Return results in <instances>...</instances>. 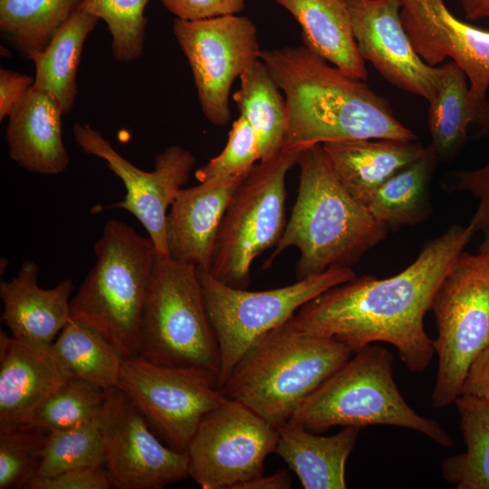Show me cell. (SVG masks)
I'll list each match as a JSON object with an SVG mask.
<instances>
[{
    "label": "cell",
    "instance_id": "29",
    "mask_svg": "<svg viewBox=\"0 0 489 489\" xmlns=\"http://www.w3.org/2000/svg\"><path fill=\"white\" fill-rule=\"evenodd\" d=\"M52 350L70 379L104 388L118 387L124 358L93 328L71 319L53 342Z\"/></svg>",
    "mask_w": 489,
    "mask_h": 489
},
{
    "label": "cell",
    "instance_id": "10",
    "mask_svg": "<svg viewBox=\"0 0 489 489\" xmlns=\"http://www.w3.org/2000/svg\"><path fill=\"white\" fill-rule=\"evenodd\" d=\"M197 271L219 346L221 388L258 339L293 317L309 301L357 276L352 267H334L283 287L248 291L221 283L208 268Z\"/></svg>",
    "mask_w": 489,
    "mask_h": 489
},
{
    "label": "cell",
    "instance_id": "28",
    "mask_svg": "<svg viewBox=\"0 0 489 489\" xmlns=\"http://www.w3.org/2000/svg\"><path fill=\"white\" fill-rule=\"evenodd\" d=\"M429 147L424 157L388 178L366 205L388 230L420 224L430 214L429 188L438 157L430 144Z\"/></svg>",
    "mask_w": 489,
    "mask_h": 489
},
{
    "label": "cell",
    "instance_id": "40",
    "mask_svg": "<svg viewBox=\"0 0 489 489\" xmlns=\"http://www.w3.org/2000/svg\"><path fill=\"white\" fill-rule=\"evenodd\" d=\"M34 77L0 69V120L8 117L15 104L32 87Z\"/></svg>",
    "mask_w": 489,
    "mask_h": 489
},
{
    "label": "cell",
    "instance_id": "13",
    "mask_svg": "<svg viewBox=\"0 0 489 489\" xmlns=\"http://www.w3.org/2000/svg\"><path fill=\"white\" fill-rule=\"evenodd\" d=\"M173 33L187 59L205 117L213 125H226L235 79L261 57L256 26L236 14L197 21L175 18Z\"/></svg>",
    "mask_w": 489,
    "mask_h": 489
},
{
    "label": "cell",
    "instance_id": "3",
    "mask_svg": "<svg viewBox=\"0 0 489 489\" xmlns=\"http://www.w3.org/2000/svg\"><path fill=\"white\" fill-rule=\"evenodd\" d=\"M297 197L283 234L265 266L284 250L296 247L297 280L330 268L351 267L386 239L388 228L355 198L335 172L321 144L298 159Z\"/></svg>",
    "mask_w": 489,
    "mask_h": 489
},
{
    "label": "cell",
    "instance_id": "6",
    "mask_svg": "<svg viewBox=\"0 0 489 489\" xmlns=\"http://www.w3.org/2000/svg\"><path fill=\"white\" fill-rule=\"evenodd\" d=\"M393 362L386 348L374 343L365 346L321 384L289 422L310 431L334 426H392L451 446L453 439L436 420L419 415L407 403L396 384Z\"/></svg>",
    "mask_w": 489,
    "mask_h": 489
},
{
    "label": "cell",
    "instance_id": "11",
    "mask_svg": "<svg viewBox=\"0 0 489 489\" xmlns=\"http://www.w3.org/2000/svg\"><path fill=\"white\" fill-rule=\"evenodd\" d=\"M118 388L170 448L186 452L202 418L226 397L218 377L198 367L156 364L124 358Z\"/></svg>",
    "mask_w": 489,
    "mask_h": 489
},
{
    "label": "cell",
    "instance_id": "9",
    "mask_svg": "<svg viewBox=\"0 0 489 489\" xmlns=\"http://www.w3.org/2000/svg\"><path fill=\"white\" fill-rule=\"evenodd\" d=\"M302 152L281 150L260 160L235 189L216 238L209 271L221 283L247 289L254 260L283 234L286 176Z\"/></svg>",
    "mask_w": 489,
    "mask_h": 489
},
{
    "label": "cell",
    "instance_id": "35",
    "mask_svg": "<svg viewBox=\"0 0 489 489\" xmlns=\"http://www.w3.org/2000/svg\"><path fill=\"white\" fill-rule=\"evenodd\" d=\"M48 432L34 423L0 432V489H25L36 477Z\"/></svg>",
    "mask_w": 489,
    "mask_h": 489
},
{
    "label": "cell",
    "instance_id": "17",
    "mask_svg": "<svg viewBox=\"0 0 489 489\" xmlns=\"http://www.w3.org/2000/svg\"><path fill=\"white\" fill-rule=\"evenodd\" d=\"M353 35L363 60L394 86L431 101L441 67L416 52L400 17L401 0H347Z\"/></svg>",
    "mask_w": 489,
    "mask_h": 489
},
{
    "label": "cell",
    "instance_id": "22",
    "mask_svg": "<svg viewBox=\"0 0 489 489\" xmlns=\"http://www.w3.org/2000/svg\"><path fill=\"white\" fill-rule=\"evenodd\" d=\"M322 147L342 184L364 205L388 178L430 149L416 140L390 139L341 140Z\"/></svg>",
    "mask_w": 489,
    "mask_h": 489
},
{
    "label": "cell",
    "instance_id": "34",
    "mask_svg": "<svg viewBox=\"0 0 489 489\" xmlns=\"http://www.w3.org/2000/svg\"><path fill=\"white\" fill-rule=\"evenodd\" d=\"M148 3L149 0H81L78 6L106 23L113 58L119 62H129L143 52Z\"/></svg>",
    "mask_w": 489,
    "mask_h": 489
},
{
    "label": "cell",
    "instance_id": "39",
    "mask_svg": "<svg viewBox=\"0 0 489 489\" xmlns=\"http://www.w3.org/2000/svg\"><path fill=\"white\" fill-rule=\"evenodd\" d=\"M165 8L182 21H197L236 14L245 0H161Z\"/></svg>",
    "mask_w": 489,
    "mask_h": 489
},
{
    "label": "cell",
    "instance_id": "8",
    "mask_svg": "<svg viewBox=\"0 0 489 489\" xmlns=\"http://www.w3.org/2000/svg\"><path fill=\"white\" fill-rule=\"evenodd\" d=\"M430 311L438 358L431 401L442 408L461 395L471 365L489 345V249L460 254L439 284Z\"/></svg>",
    "mask_w": 489,
    "mask_h": 489
},
{
    "label": "cell",
    "instance_id": "25",
    "mask_svg": "<svg viewBox=\"0 0 489 489\" xmlns=\"http://www.w3.org/2000/svg\"><path fill=\"white\" fill-rule=\"evenodd\" d=\"M435 96L429 101L427 123L431 144L438 159L454 158L464 147L471 125L476 136L489 134V120L470 101L469 82L454 62L443 64Z\"/></svg>",
    "mask_w": 489,
    "mask_h": 489
},
{
    "label": "cell",
    "instance_id": "12",
    "mask_svg": "<svg viewBox=\"0 0 489 489\" xmlns=\"http://www.w3.org/2000/svg\"><path fill=\"white\" fill-rule=\"evenodd\" d=\"M278 438L277 427L226 398L202 418L187 447L188 476L203 489H237L264 475Z\"/></svg>",
    "mask_w": 489,
    "mask_h": 489
},
{
    "label": "cell",
    "instance_id": "26",
    "mask_svg": "<svg viewBox=\"0 0 489 489\" xmlns=\"http://www.w3.org/2000/svg\"><path fill=\"white\" fill-rule=\"evenodd\" d=\"M99 20L77 6L48 45L31 59L35 67L33 87L53 96L63 115L70 113L74 105L84 43Z\"/></svg>",
    "mask_w": 489,
    "mask_h": 489
},
{
    "label": "cell",
    "instance_id": "43",
    "mask_svg": "<svg viewBox=\"0 0 489 489\" xmlns=\"http://www.w3.org/2000/svg\"><path fill=\"white\" fill-rule=\"evenodd\" d=\"M460 2L467 19L489 18V0H460Z\"/></svg>",
    "mask_w": 489,
    "mask_h": 489
},
{
    "label": "cell",
    "instance_id": "4",
    "mask_svg": "<svg viewBox=\"0 0 489 489\" xmlns=\"http://www.w3.org/2000/svg\"><path fill=\"white\" fill-rule=\"evenodd\" d=\"M292 318L258 339L221 388L277 428L353 355L334 338L299 331Z\"/></svg>",
    "mask_w": 489,
    "mask_h": 489
},
{
    "label": "cell",
    "instance_id": "31",
    "mask_svg": "<svg viewBox=\"0 0 489 489\" xmlns=\"http://www.w3.org/2000/svg\"><path fill=\"white\" fill-rule=\"evenodd\" d=\"M454 404L466 451L443 461V477L457 489H489V402L460 395Z\"/></svg>",
    "mask_w": 489,
    "mask_h": 489
},
{
    "label": "cell",
    "instance_id": "32",
    "mask_svg": "<svg viewBox=\"0 0 489 489\" xmlns=\"http://www.w3.org/2000/svg\"><path fill=\"white\" fill-rule=\"evenodd\" d=\"M104 462L100 416L78 427L49 430L36 477H50L82 467L104 466Z\"/></svg>",
    "mask_w": 489,
    "mask_h": 489
},
{
    "label": "cell",
    "instance_id": "15",
    "mask_svg": "<svg viewBox=\"0 0 489 489\" xmlns=\"http://www.w3.org/2000/svg\"><path fill=\"white\" fill-rule=\"evenodd\" d=\"M101 415L106 468L117 489H161L188 476L186 452L164 446L120 388L106 389Z\"/></svg>",
    "mask_w": 489,
    "mask_h": 489
},
{
    "label": "cell",
    "instance_id": "24",
    "mask_svg": "<svg viewBox=\"0 0 489 489\" xmlns=\"http://www.w3.org/2000/svg\"><path fill=\"white\" fill-rule=\"evenodd\" d=\"M274 1L299 23L303 45L347 75L368 79L353 35L347 0Z\"/></svg>",
    "mask_w": 489,
    "mask_h": 489
},
{
    "label": "cell",
    "instance_id": "20",
    "mask_svg": "<svg viewBox=\"0 0 489 489\" xmlns=\"http://www.w3.org/2000/svg\"><path fill=\"white\" fill-rule=\"evenodd\" d=\"M38 264L24 260L16 276L0 283L2 320L14 339L38 346H51L71 321V279L43 289L37 283Z\"/></svg>",
    "mask_w": 489,
    "mask_h": 489
},
{
    "label": "cell",
    "instance_id": "36",
    "mask_svg": "<svg viewBox=\"0 0 489 489\" xmlns=\"http://www.w3.org/2000/svg\"><path fill=\"white\" fill-rule=\"evenodd\" d=\"M257 161H260V154L255 133L240 116L234 121L221 153L198 168L195 175L201 183L225 179L246 174Z\"/></svg>",
    "mask_w": 489,
    "mask_h": 489
},
{
    "label": "cell",
    "instance_id": "21",
    "mask_svg": "<svg viewBox=\"0 0 489 489\" xmlns=\"http://www.w3.org/2000/svg\"><path fill=\"white\" fill-rule=\"evenodd\" d=\"M62 115L53 96L32 85L7 117L5 139L10 158L32 173L63 172L69 155L62 140Z\"/></svg>",
    "mask_w": 489,
    "mask_h": 489
},
{
    "label": "cell",
    "instance_id": "41",
    "mask_svg": "<svg viewBox=\"0 0 489 489\" xmlns=\"http://www.w3.org/2000/svg\"><path fill=\"white\" fill-rule=\"evenodd\" d=\"M461 395L474 396L489 402V345L471 365Z\"/></svg>",
    "mask_w": 489,
    "mask_h": 489
},
{
    "label": "cell",
    "instance_id": "23",
    "mask_svg": "<svg viewBox=\"0 0 489 489\" xmlns=\"http://www.w3.org/2000/svg\"><path fill=\"white\" fill-rule=\"evenodd\" d=\"M274 453L288 465L304 489H345V466L361 428L344 427L319 436L287 422L279 428Z\"/></svg>",
    "mask_w": 489,
    "mask_h": 489
},
{
    "label": "cell",
    "instance_id": "42",
    "mask_svg": "<svg viewBox=\"0 0 489 489\" xmlns=\"http://www.w3.org/2000/svg\"><path fill=\"white\" fill-rule=\"evenodd\" d=\"M292 482L289 471L283 468L273 475L266 476L262 475L247 481L237 489H289Z\"/></svg>",
    "mask_w": 489,
    "mask_h": 489
},
{
    "label": "cell",
    "instance_id": "16",
    "mask_svg": "<svg viewBox=\"0 0 489 489\" xmlns=\"http://www.w3.org/2000/svg\"><path fill=\"white\" fill-rule=\"evenodd\" d=\"M400 17L417 54L436 66L450 58L465 73L470 101L489 120V31L459 20L444 0H401Z\"/></svg>",
    "mask_w": 489,
    "mask_h": 489
},
{
    "label": "cell",
    "instance_id": "30",
    "mask_svg": "<svg viewBox=\"0 0 489 489\" xmlns=\"http://www.w3.org/2000/svg\"><path fill=\"white\" fill-rule=\"evenodd\" d=\"M81 0H0L1 35L27 60L42 52Z\"/></svg>",
    "mask_w": 489,
    "mask_h": 489
},
{
    "label": "cell",
    "instance_id": "37",
    "mask_svg": "<svg viewBox=\"0 0 489 489\" xmlns=\"http://www.w3.org/2000/svg\"><path fill=\"white\" fill-rule=\"evenodd\" d=\"M443 187L450 193H468L476 198L477 206L468 225L475 234L482 235L478 249H489V161L477 168L447 173Z\"/></svg>",
    "mask_w": 489,
    "mask_h": 489
},
{
    "label": "cell",
    "instance_id": "7",
    "mask_svg": "<svg viewBox=\"0 0 489 489\" xmlns=\"http://www.w3.org/2000/svg\"><path fill=\"white\" fill-rule=\"evenodd\" d=\"M139 357L156 364L203 368L219 379V346L195 265L157 254Z\"/></svg>",
    "mask_w": 489,
    "mask_h": 489
},
{
    "label": "cell",
    "instance_id": "14",
    "mask_svg": "<svg viewBox=\"0 0 489 489\" xmlns=\"http://www.w3.org/2000/svg\"><path fill=\"white\" fill-rule=\"evenodd\" d=\"M72 133L75 143L84 153L103 159L122 181L125 197L110 206L135 216L152 240L157 254L169 256L166 233L168 209L188 181L197 163L195 156L178 145H172L156 155L152 171H145L123 158L89 124L75 123Z\"/></svg>",
    "mask_w": 489,
    "mask_h": 489
},
{
    "label": "cell",
    "instance_id": "33",
    "mask_svg": "<svg viewBox=\"0 0 489 489\" xmlns=\"http://www.w3.org/2000/svg\"><path fill=\"white\" fill-rule=\"evenodd\" d=\"M106 389L89 381L69 379L38 407L32 423L53 430L90 422L101 416Z\"/></svg>",
    "mask_w": 489,
    "mask_h": 489
},
{
    "label": "cell",
    "instance_id": "38",
    "mask_svg": "<svg viewBox=\"0 0 489 489\" xmlns=\"http://www.w3.org/2000/svg\"><path fill=\"white\" fill-rule=\"evenodd\" d=\"M112 487L104 466L82 467L50 477H36L25 489H109Z\"/></svg>",
    "mask_w": 489,
    "mask_h": 489
},
{
    "label": "cell",
    "instance_id": "2",
    "mask_svg": "<svg viewBox=\"0 0 489 489\" xmlns=\"http://www.w3.org/2000/svg\"><path fill=\"white\" fill-rule=\"evenodd\" d=\"M260 59L284 94L287 129L281 150L302 152L360 139L417 140L384 97L305 45L262 51Z\"/></svg>",
    "mask_w": 489,
    "mask_h": 489
},
{
    "label": "cell",
    "instance_id": "18",
    "mask_svg": "<svg viewBox=\"0 0 489 489\" xmlns=\"http://www.w3.org/2000/svg\"><path fill=\"white\" fill-rule=\"evenodd\" d=\"M69 375L51 346L20 341L0 331V432L32 423L38 407Z\"/></svg>",
    "mask_w": 489,
    "mask_h": 489
},
{
    "label": "cell",
    "instance_id": "1",
    "mask_svg": "<svg viewBox=\"0 0 489 489\" xmlns=\"http://www.w3.org/2000/svg\"><path fill=\"white\" fill-rule=\"evenodd\" d=\"M475 235L468 225H453L426 243L400 273L384 279L356 276L328 289L295 312V327L334 338L353 353L375 342L390 344L409 371L423 372L435 353L424 318L443 278Z\"/></svg>",
    "mask_w": 489,
    "mask_h": 489
},
{
    "label": "cell",
    "instance_id": "5",
    "mask_svg": "<svg viewBox=\"0 0 489 489\" xmlns=\"http://www.w3.org/2000/svg\"><path fill=\"white\" fill-rule=\"evenodd\" d=\"M95 264L71 299V317L100 332L123 358L139 356L143 314L157 252L152 240L110 219Z\"/></svg>",
    "mask_w": 489,
    "mask_h": 489
},
{
    "label": "cell",
    "instance_id": "27",
    "mask_svg": "<svg viewBox=\"0 0 489 489\" xmlns=\"http://www.w3.org/2000/svg\"><path fill=\"white\" fill-rule=\"evenodd\" d=\"M240 88L233 100L240 116L254 129L260 160L281 151L287 129V108L284 97L266 64L257 60L240 75Z\"/></svg>",
    "mask_w": 489,
    "mask_h": 489
},
{
    "label": "cell",
    "instance_id": "19",
    "mask_svg": "<svg viewBox=\"0 0 489 489\" xmlns=\"http://www.w3.org/2000/svg\"><path fill=\"white\" fill-rule=\"evenodd\" d=\"M246 174L199 182L178 191L166 221L167 244L172 259L209 269L224 214Z\"/></svg>",
    "mask_w": 489,
    "mask_h": 489
}]
</instances>
